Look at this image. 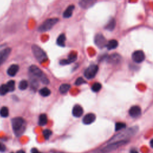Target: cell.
Returning <instances> with one entry per match:
<instances>
[{"label":"cell","mask_w":153,"mask_h":153,"mask_svg":"<svg viewBox=\"0 0 153 153\" xmlns=\"http://www.w3.org/2000/svg\"><path fill=\"white\" fill-rule=\"evenodd\" d=\"M115 25H116L115 20L114 19H111V20H109V21L108 22V23L105 26V29L108 30L112 31L114 29Z\"/></svg>","instance_id":"ffe728a7"},{"label":"cell","mask_w":153,"mask_h":153,"mask_svg":"<svg viewBox=\"0 0 153 153\" xmlns=\"http://www.w3.org/2000/svg\"><path fill=\"white\" fill-rule=\"evenodd\" d=\"M12 128L16 136L22 134L26 128V123L25 120L20 117H17L14 118L12 121Z\"/></svg>","instance_id":"7a4b0ae2"},{"label":"cell","mask_w":153,"mask_h":153,"mask_svg":"<svg viewBox=\"0 0 153 153\" xmlns=\"http://www.w3.org/2000/svg\"><path fill=\"white\" fill-rule=\"evenodd\" d=\"M11 52V49L5 45L0 46V66L7 60Z\"/></svg>","instance_id":"52a82bcc"},{"label":"cell","mask_w":153,"mask_h":153,"mask_svg":"<svg viewBox=\"0 0 153 153\" xmlns=\"http://www.w3.org/2000/svg\"><path fill=\"white\" fill-rule=\"evenodd\" d=\"M11 153H14V152H11ZM15 153H25V151L23 150H19V151H17Z\"/></svg>","instance_id":"d590c367"},{"label":"cell","mask_w":153,"mask_h":153,"mask_svg":"<svg viewBox=\"0 0 153 153\" xmlns=\"http://www.w3.org/2000/svg\"><path fill=\"white\" fill-rule=\"evenodd\" d=\"M9 114V111L7 107L3 106L0 109V115L2 117H7Z\"/></svg>","instance_id":"d4e9b609"},{"label":"cell","mask_w":153,"mask_h":153,"mask_svg":"<svg viewBox=\"0 0 153 153\" xmlns=\"http://www.w3.org/2000/svg\"><path fill=\"white\" fill-rule=\"evenodd\" d=\"M94 43L97 47L102 48L106 45L107 42L106 38L102 33H97L94 36Z\"/></svg>","instance_id":"9c48e42d"},{"label":"cell","mask_w":153,"mask_h":153,"mask_svg":"<svg viewBox=\"0 0 153 153\" xmlns=\"http://www.w3.org/2000/svg\"><path fill=\"white\" fill-rule=\"evenodd\" d=\"M32 50L35 57L39 63L45 62L47 60V56L44 51L37 45H33Z\"/></svg>","instance_id":"5b68a950"},{"label":"cell","mask_w":153,"mask_h":153,"mask_svg":"<svg viewBox=\"0 0 153 153\" xmlns=\"http://www.w3.org/2000/svg\"><path fill=\"white\" fill-rule=\"evenodd\" d=\"M130 153H139L138 151L134 149H131L130 151Z\"/></svg>","instance_id":"e575fe53"},{"label":"cell","mask_w":153,"mask_h":153,"mask_svg":"<svg viewBox=\"0 0 153 153\" xmlns=\"http://www.w3.org/2000/svg\"><path fill=\"white\" fill-rule=\"evenodd\" d=\"M137 130V128L136 127H133L128 129H125L124 130L121 131L119 134L115 135L114 137L111 138V139L109 140L108 143L122 140H127L126 139L133 136L136 133Z\"/></svg>","instance_id":"6da1fadb"},{"label":"cell","mask_w":153,"mask_h":153,"mask_svg":"<svg viewBox=\"0 0 153 153\" xmlns=\"http://www.w3.org/2000/svg\"><path fill=\"white\" fill-rule=\"evenodd\" d=\"M107 61L108 63L113 64V65H117L119 63L121 60V57L120 54L115 53L110 55L107 58Z\"/></svg>","instance_id":"7c38bea8"},{"label":"cell","mask_w":153,"mask_h":153,"mask_svg":"<svg viewBox=\"0 0 153 153\" xmlns=\"http://www.w3.org/2000/svg\"><path fill=\"white\" fill-rule=\"evenodd\" d=\"M98 71V66L96 65L89 66L84 71V76L86 78L90 79L93 78Z\"/></svg>","instance_id":"ba28073f"},{"label":"cell","mask_w":153,"mask_h":153,"mask_svg":"<svg viewBox=\"0 0 153 153\" xmlns=\"http://www.w3.org/2000/svg\"><path fill=\"white\" fill-rule=\"evenodd\" d=\"M19 69V67L17 65H15V64L12 65L7 69V74L8 75L11 76H15L16 74L18 72Z\"/></svg>","instance_id":"e0dca14e"},{"label":"cell","mask_w":153,"mask_h":153,"mask_svg":"<svg viewBox=\"0 0 153 153\" xmlns=\"http://www.w3.org/2000/svg\"><path fill=\"white\" fill-rule=\"evenodd\" d=\"M128 113L131 117H137L140 115L141 109L138 106H133L130 108Z\"/></svg>","instance_id":"9a60e30c"},{"label":"cell","mask_w":153,"mask_h":153,"mask_svg":"<svg viewBox=\"0 0 153 153\" xmlns=\"http://www.w3.org/2000/svg\"><path fill=\"white\" fill-rule=\"evenodd\" d=\"M7 86L8 88L9 91H13L15 89V82L13 80H10L7 83Z\"/></svg>","instance_id":"83f0119b"},{"label":"cell","mask_w":153,"mask_h":153,"mask_svg":"<svg viewBox=\"0 0 153 153\" xmlns=\"http://www.w3.org/2000/svg\"><path fill=\"white\" fill-rule=\"evenodd\" d=\"M9 91L6 84H3L0 86V95H5Z\"/></svg>","instance_id":"f1b7e54d"},{"label":"cell","mask_w":153,"mask_h":153,"mask_svg":"<svg viewBox=\"0 0 153 153\" xmlns=\"http://www.w3.org/2000/svg\"><path fill=\"white\" fill-rule=\"evenodd\" d=\"M118 43L117 40H115V39H111V40L107 42L106 47V48L108 50H111L116 48L117 47V46H118Z\"/></svg>","instance_id":"d6986e66"},{"label":"cell","mask_w":153,"mask_h":153,"mask_svg":"<svg viewBox=\"0 0 153 153\" xmlns=\"http://www.w3.org/2000/svg\"><path fill=\"white\" fill-rule=\"evenodd\" d=\"M54 153H64V152H56Z\"/></svg>","instance_id":"74e56055"},{"label":"cell","mask_w":153,"mask_h":153,"mask_svg":"<svg viewBox=\"0 0 153 153\" xmlns=\"http://www.w3.org/2000/svg\"><path fill=\"white\" fill-rule=\"evenodd\" d=\"M48 121V118L45 114H42L39 115V120H38V124L39 126H45L47 124Z\"/></svg>","instance_id":"7402d4cb"},{"label":"cell","mask_w":153,"mask_h":153,"mask_svg":"<svg viewBox=\"0 0 153 153\" xmlns=\"http://www.w3.org/2000/svg\"><path fill=\"white\" fill-rule=\"evenodd\" d=\"M74 8H75L74 5H69L67 7V8L65 10V11L63 12V17L69 18V17H71V16L72 15V13H73V11L74 10Z\"/></svg>","instance_id":"ac0fdd59"},{"label":"cell","mask_w":153,"mask_h":153,"mask_svg":"<svg viewBox=\"0 0 153 153\" xmlns=\"http://www.w3.org/2000/svg\"><path fill=\"white\" fill-rule=\"evenodd\" d=\"M150 145H151V146L153 148V139L151 140V142H150Z\"/></svg>","instance_id":"8d00e7d4"},{"label":"cell","mask_w":153,"mask_h":153,"mask_svg":"<svg viewBox=\"0 0 153 153\" xmlns=\"http://www.w3.org/2000/svg\"><path fill=\"white\" fill-rule=\"evenodd\" d=\"M102 88V85L99 82H95L91 86V90L94 92H98Z\"/></svg>","instance_id":"4316f807"},{"label":"cell","mask_w":153,"mask_h":153,"mask_svg":"<svg viewBox=\"0 0 153 153\" xmlns=\"http://www.w3.org/2000/svg\"><path fill=\"white\" fill-rule=\"evenodd\" d=\"M59 21L57 18H51L45 20L39 27L38 31L41 32H47L50 30L54 25H56Z\"/></svg>","instance_id":"8992f818"},{"label":"cell","mask_w":153,"mask_h":153,"mask_svg":"<svg viewBox=\"0 0 153 153\" xmlns=\"http://www.w3.org/2000/svg\"><path fill=\"white\" fill-rule=\"evenodd\" d=\"M97 0H79V5L81 7L87 9L92 7Z\"/></svg>","instance_id":"5bb4252c"},{"label":"cell","mask_w":153,"mask_h":153,"mask_svg":"<svg viewBox=\"0 0 153 153\" xmlns=\"http://www.w3.org/2000/svg\"><path fill=\"white\" fill-rule=\"evenodd\" d=\"M28 87V82L26 80H22L19 82V88L21 90H26Z\"/></svg>","instance_id":"484cf974"},{"label":"cell","mask_w":153,"mask_h":153,"mask_svg":"<svg viewBox=\"0 0 153 153\" xmlns=\"http://www.w3.org/2000/svg\"><path fill=\"white\" fill-rule=\"evenodd\" d=\"M39 94L44 97H47L48 96L50 93H51V91L47 88V87H43L40 90H39Z\"/></svg>","instance_id":"cb8c5ba5"},{"label":"cell","mask_w":153,"mask_h":153,"mask_svg":"<svg viewBox=\"0 0 153 153\" xmlns=\"http://www.w3.org/2000/svg\"><path fill=\"white\" fill-rule=\"evenodd\" d=\"M96 120V115L93 113H88L86 114L82 118V123L84 124L88 125L93 123Z\"/></svg>","instance_id":"4fadbf2b"},{"label":"cell","mask_w":153,"mask_h":153,"mask_svg":"<svg viewBox=\"0 0 153 153\" xmlns=\"http://www.w3.org/2000/svg\"><path fill=\"white\" fill-rule=\"evenodd\" d=\"M85 82H86L82 78H81V77L78 78L76 79V81H75V84H76V85H81V84H84V83H85Z\"/></svg>","instance_id":"1f68e13d"},{"label":"cell","mask_w":153,"mask_h":153,"mask_svg":"<svg viewBox=\"0 0 153 153\" xmlns=\"http://www.w3.org/2000/svg\"><path fill=\"white\" fill-rule=\"evenodd\" d=\"M29 74L33 76L38 80L41 81L44 84H48L49 83V80L44 72L38 66L35 65H32L29 69Z\"/></svg>","instance_id":"3957f363"},{"label":"cell","mask_w":153,"mask_h":153,"mask_svg":"<svg viewBox=\"0 0 153 153\" xmlns=\"http://www.w3.org/2000/svg\"><path fill=\"white\" fill-rule=\"evenodd\" d=\"M126 127V124L124 123L121 122H118L115 124V131H118L120 130L123 128H125Z\"/></svg>","instance_id":"f546056e"},{"label":"cell","mask_w":153,"mask_h":153,"mask_svg":"<svg viewBox=\"0 0 153 153\" xmlns=\"http://www.w3.org/2000/svg\"><path fill=\"white\" fill-rule=\"evenodd\" d=\"M127 142H128V140H122V141L108 143V144L106 146H105L104 147L97 149L94 152V153H108L109 152L112 151L118 148L119 147L125 145Z\"/></svg>","instance_id":"277c9868"},{"label":"cell","mask_w":153,"mask_h":153,"mask_svg":"<svg viewBox=\"0 0 153 153\" xmlns=\"http://www.w3.org/2000/svg\"><path fill=\"white\" fill-rule=\"evenodd\" d=\"M43 136L45 139H48L49 137L51 136L52 131L49 129H45L43 131Z\"/></svg>","instance_id":"4dcf8cb0"},{"label":"cell","mask_w":153,"mask_h":153,"mask_svg":"<svg viewBox=\"0 0 153 153\" xmlns=\"http://www.w3.org/2000/svg\"><path fill=\"white\" fill-rule=\"evenodd\" d=\"M65 41H66L65 35L63 33L60 34L57 39V44L60 47H65Z\"/></svg>","instance_id":"44dd1931"},{"label":"cell","mask_w":153,"mask_h":153,"mask_svg":"<svg viewBox=\"0 0 153 153\" xmlns=\"http://www.w3.org/2000/svg\"><path fill=\"white\" fill-rule=\"evenodd\" d=\"M83 108L79 105H76L73 107L72 115L75 117H80L83 114Z\"/></svg>","instance_id":"2e32d148"},{"label":"cell","mask_w":153,"mask_h":153,"mask_svg":"<svg viewBox=\"0 0 153 153\" xmlns=\"http://www.w3.org/2000/svg\"><path fill=\"white\" fill-rule=\"evenodd\" d=\"M77 59V54L75 52H72L69 54L68 57L66 59H62L60 61V64L62 65H68L74 62Z\"/></svg>","instance_id":"8fae6325"},{"label":"cell","mask_w":153,"mask_h":153,"mask_svg":"<svg viewBox=\"0 0 153 153\" xmlns=\"http://www.w3.org/2000/svg\"><path fill=\"white\" fill-rule=\"evenodd\" d=\"M31 153H41L39 150L35 148H33L31 149Z\"/></svg>","instance_id":"d6a6232c"},{"label":"cell","mask_w":153,"mask_h":153,"mask_svg":"<svg viewBox=\"0 0 153 153\" xmlns=\"http://www.w3.org/2000/svg\"><path fill=\"white\" fill-rule=\"evenodd\" d=\"M5 150V146L4 145L0 143V151L1 152H3Z\"/></svg>","instance_id":"836d02e7"},{"label":"cell","mask_w":153,"mask_h":153,"mask_svg":"<svg viewBox=\"0 0 153 153\" xmlns=\"http://www.w3.org/2000/svg\"><path fill=\"white\" fill-rule=\"evenodd\" d=\"M71 88V85L68 84H63L59 87V91L61 93L64 94L67 93Z\"/></svg>","instance_id":"603a6c76"},{"label":"cell","mask_w":153,"mask_h":153,"mask_svg":"<svg viewBox=\"0 0 153 153\" xmlns=\"http://www.w3.org/2000/svg\"><path fill=\"white\" fill-rule=\"evenodd\" d=\"M132 60L137 63L142 62L145 58V56L144 53L141 50H137L133 53L132 56Z\"/></svg>","instance_id":"30bf717a"}]
</instances>
